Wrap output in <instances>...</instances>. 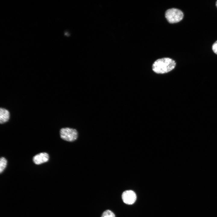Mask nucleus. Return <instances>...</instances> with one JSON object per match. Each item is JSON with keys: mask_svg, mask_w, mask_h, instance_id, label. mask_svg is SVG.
<instances>
[{"mask_svg": "<svg viewBox=\"0 0 217 217\" xmlns=\"http://www.w3.org/2000/svg\"><path fill=\"white\" fill-rule=\"evenodd\" d=\"M216 7H217V1H216Z\"/></svg>", "mask_w": 217, "mask_h": 217, "instance_id": "10", "label": "nucleus"}, {"mask_svg": "<svg viewBox=\"0 0 217 217\" xmlns=\"http://www.w3.org/2000/svg\"><path fill=\"white\" fill-rule=\"evenodd\" d=\"M10 117V112L8 110L4 108H0V123L1 124H4L8 121Z\"/></svg>", "mask_w": 217, "mask_h": 217, "instance_id": "6", "label": "nucleus"}, {"mask_svg": "<svg viewBox=\"0 0 217 217\" xmlns=\"http://www.w3.org/2000/svg\"><path fill=\"white\" fill-rule=\"evenodd\" d=\"M165 16L169 23L173 24L181 21L183 18L184 14L183 12L179 9L171 8L166 11Z\"/></svg>", "mask_w": 217, "mask_h": 217, "instance_id": "2", "label": "nucleus"}, {"mask_svg": "<svg viewBox=\"0 0 217 217\" xmlns=\"http://www.w3.org/2000/svg\"><path fill=\"white\" fill-rule=\"evenodd\" d=\"M122 198L125 203L131 205L135 202L137 196L135 193L131 190H127L123 192L122 195Z\"/></svg>", "mask_w": 217, "mask_h": 217, "instance_id": "4", "label": "nucleus"}, {"mask_svg": "<svg viewBox=\"0 0 217 217\" xmlns=\"http://www.w3.org/2000/svg\"><path fill=\"white\" fill-rule=\"evenodd\" d=\"M60 132L61 137L66 141H74L77 137V132L74 129L69 127L63 128L61 129Z\"/></svg>", "mask_w": 217, "mask_h": 217, "instance_id": "3", "label": "nucleus"}, {"mask_svg": "<svg viewBox=\"0 0 217 217\" xmlns=\"http://www.w3.org/2000/svg\"><path fill=\"white\" fill-rule=\"evenodd\" d=\"M212 48L213 52L217 54V41L215 42L213 44Z\"/></svg>", "mask_w": 217, "mask_h": 217, "instance_id": "9", "label": "nucleus"}, {"mask_svg": "<svg viewBox=\"0 0 217 217\" xmlns=\"http://www.w3.org/2000/svg\"><path fill=\"white\" fill-rule=\"evenodd\" d=\"M49 158V155L48 153L42 152L35 156L33 158V161L36 164L39 165L47 162Z\"/></svg>", "mask_w": 217, "mask_h": 217, "instance_id": "5", "label": "nucleus"}, {"mask_svg": "<svg viewBox=\"0 0 217 217\" xmlns=\"http://www.w3.org/2000/svg\"><path fill=\"white\" fill-rule=\"evenodd\" d=\"M175 61L169 58H164L156 60L152 65L153 70L156 73L163 74L168 72L175 68Z\"/></svg>", "mask_w": 217, "mask_h": 217, "instance_id": "1", "label": "nucleus"}, {"mask_svg": "<svg viewBox=\"0 0 217 217\" xmlns=\"http://www.w3.org/2000/svg\"><path fill=\"white\" fill-rule=\"evenodd\" d=\"M7 165V161L3 157L0 159V173H1L5 168Z\"/></svg>", "mask_w": 217, "mask_h": 217, "instance_id": "7", "label": "nucleus"}, {"mask_svg": "<svg viewBox=\"0 0 217 217\" xmlns=\"http://www.w3.org/2000/svg\"><path fill=\"white\" fill-rule=\"evenodd\" d=\"M101 217H115L114 214L111 211L107 210L104 211Z\"/></svg>", "mask_w": 217, "mask_h": 217, "instance_id": "8", "label": "nucleus"}]
</instances>
